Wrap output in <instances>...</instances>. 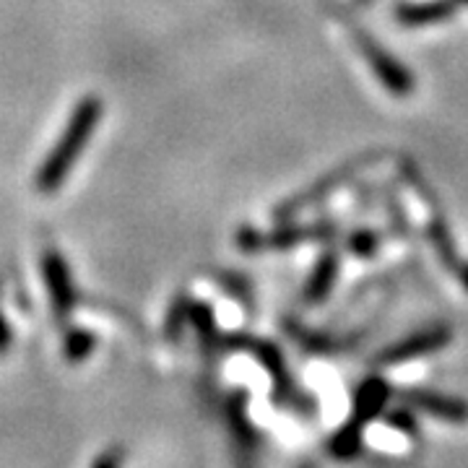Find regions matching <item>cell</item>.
Instances as JSON below:
<instances>
[{
	"instance_id": "6da1fadb",
	"label": "cell",
	"mask_w": 468,
	"mask_h": 468,
	"mask_svg": "<svg viewBox=\"0 0 468 468\" xmlns=\"http://www.w3.org/2000/svg\"><path fill=\"white\" fill-rule=\"evenodd\" d=\"M354 39H356V48L365 55V60L372 68V73L380 79V84L396 94V97H409L414 91V76L409 73V68H403L390 52H385L369 34L365 32H354Z\"/></svg>"
},
{
	"instance_id": "7a4b0ae2",
	"label": "cell",
	"mask_w": 468,
	"mask_h": 468,
	"mask_svg": "<svg viewBox=\"0 0 468 468\" xmlns=\"http://www.w3.org/2000/svg\"><path fill=\"white\" fill-rule=\"evenodd\" d=\"M452 341V331L448 325H432V328H421L417 334L406 335L401 341H396L393 346H388L378 354V365H403L411 362L417 356L440 351Z\"/></svg>"
},
{
	"instance_id": "3957f363",
	"label": "cell",
	"mask_w": 468,
	"mask_h": 468,
	"mask_svg": "<svg viewBox=\"0 0 468 468\" xmlns=\"http://www.w3.org/2000/svg\"><path fill=\"white\" fill-rule=\"evenodd\" d=\"M401 396L409 406H414L440 421H448V424H466L468 421V403L461 399L435 393V390H403Z\"/></svg>"
},
{
	"instance_id": "277c9868",
	"label": "cell",
	"mask_w": 468,
	"mask_h": 468,
	"mask_svg": "<svg viewBox=\"0 0 468 468\" xmlns=\"http://www.w3.org/2000/svg\"><path fill=\"white\" fill-rule=\"evenodd\" d=\"M455 14V0H427V3H401L396 18L403 27H430Z\"/></svg>"
},
{
	"instance_id": "5b68a950",
	"label": "cell",
	"mask_w": 468,
	"mask_h": 468,
	"mask_svg": "<svg viewBox=\"0 0 468 468\" xmlns=\"http://www.w3.org/2000/svg\"><path fill=\"white\" fill-rule=\"evenodd\" d=\"M388 396H390V390H388V385H385L380 378H369V380H365V383L359 385V390H356V399H354V419H351V421H356V424L362 427V424H367V421H372L375 417H380Z\"/></svg>"
},
{
	"instance_id": "8992f818",
	"label": "cell",
	"mask_w": 468,
	"mask_h": 468,
	"mask_svg": "<svg viewBox=\"0 0 468 468\" xmlns=\"http://www.w3.org/2000/svg\"><path fill=\"white\" fill-rule=\"evenodd\" d=\"M335 276H338V255L335 252H325L318 261V266L313 271V276L307 279L304 286V302L307 304H318L323 302L335 284Z\"/></svg>"
},
{
	"instance_id": "52a82bcc",
	"label": "cell",
	"mask_w": 468,
	"mask_h": 468,
	"mask_svg": "<svg viewBox=\"0 0 468 468\" xmlns=\"http://www.w3.org/2000/svg\"><path fill=\"white\" fill-rule=\"evenodd\" d=\"M367 159L369 156H365V159H359L356 165H349L346 169L335 172V175H331V177H325L323 183L313 185V190H310V193H304V196H300V198H294V201L286 203L284 217L294 214V211H300L302 206H313V203H318L320 198H325V196H328V193H331V190H334L335 185L341 183V180H349V177H354V175H356V169H362L359 165H362V162H367Z\"/></svg>"
},
{
	"instance_id": "ba28073f",
	"label": "cell",
	"mask_w": 468,
	"mask_h": 468,
	"mask_svg": "<svg viewBox=\"0 0 468 468\" xmlns=\"http://www.w3.org/2000/svg\"><path fill=\"white\" fill-rule=\"evenodd\" d=\"M258 356L263 359V365L268 367V372L273 375V380H276V396L279 399H297V393H294V385L289 380V372L284 367V359H282V354L273 349L271 344H261L258 346Z\"/></svg>"
},
{
	"instance_id": "9c48e42d",
	"label": "cell",
	"mask_w": 468,
	"mask_h": 468,
	"mask_svg": "<svg viewBox=\"0 0 468 468\" xmlns=\"http://www.w3.org/2000/svg\"><path fill=\"white\" fill-rule=\"evenodd\" d=\"M359 448H362V427L356 421H349L346 427H341L331 440V451L338 458H354Z\"/></svg>"
},
{
	"instance_id": "30bf717a",
	"label": "cell",
	"mask_w": 468,
	"mask_h": 468,
	"mask_svg": "<svg viewBox=\"0 0 468 468\" xmlns=\"http://www.w3.org/2000/svg\"><path fill=\"white\" fill-rule=\"evenodd\" d=\"M229 419H232V430H234V440L239 442V448L248 452L252 451L255 445V437H252L250 424H248V417H245V399H234L232 409H229Z\"/></svg>"
},
{
	"instance_id": "8fae6325",
	"label": "cell",
	"mask_w": 468,
	"mask_h": 468,
	"mask_svg": "<svg viewBox=\"0 0 468 468\" xmlns=\"http://www.w3.org/2000/svg\"><path fill=\"white\" fill-rule=\"evenodd\" d=\"M349 250L356 258H372L378 250V234L367 232V229H359L349 237Z\"/></svg>"
},
{
	"instance_id": "7c38bea8",
	"label": "cell",
	"mask_w": 468,
	"mask_h": 468,
	"mask_svg": "<svg viewBox=\"0 0 468 468\" xmlns=\"http://www.w3.org/2000/svg\"><path fill=\"white\" fill-rule=\"evenodd\" d=\"M125 466V452L120 448H112V451H104L100 458H94V463L89 468H122Z\"/></svg>"
},
{
	"instance_id": "4fadbf2b",
	"label": "cell",
	"mask_w": 468,
	"mask_h": 468,
	"mask_svg": "<svg viewBox=\"0 0 468 468\" xmlns=\"http://www.w3.org/2000/svg\"><path fill=\"white\" fill-rule=\"evenodd\" d=\"M388 424L396 427V430H401V432H414V419L409 417L406 411H393V414H388Z\"/></svg>"
},
{
	"instance_id": "5bb4252c",
	"label": "cell",
	"mask_w": 468,
	"mask_h": 468,
	"mask_svg": "<svg viewBox=\"0 0 468 468\" xmlns=\"http://www.w3.org/2000/svg\"><path fill=\"white\" fill-rule=\"evenodd\" d=\"M463 284H466V289H468V268H466V273H463Z\"/></svg>"
},
{
	"instance_id": "9a60e30c",
	"label": "cell",
	"mask_w": 468,
	"mask_h": 468,
	"mask_svg": "<svg viewBox=\"0 0 468 468\" xmlns=\"http://www.w3.org/2000/svg\"><path fill=\"white\" fill-rule=\"evenodd\" d=\"M455 3H466V5H468V0H455Z\"/></svg>"
}]
</instances>
